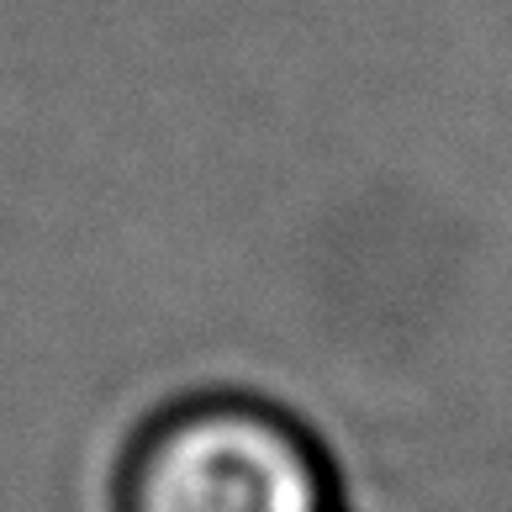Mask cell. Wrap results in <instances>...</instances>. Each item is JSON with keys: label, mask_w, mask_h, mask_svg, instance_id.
Segmentation results:
<instances>
[{"label": "cell", "mask_w": 512, "mask_h": 512, "mask_svg": "<svg viewBox=\"0 0 512 512\" xmlns=\"http://www.w3.org/2000/svg\"><path fill=\"white\" fill-rule=\"evenodd\" d=\"M122 512H333V476L291 417L217 396L164 412L138 439Z\"/></svg>", "instance_id": "6da1fadb"}]
</instances>
